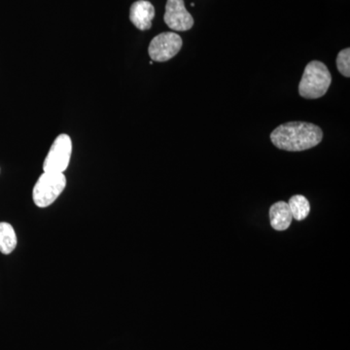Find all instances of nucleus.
Segmentation results:
<instances>
[{"mask_svg":"<svg viewBox=\"0 0 350 350\" xmlns=\"http://www.w3.org/2000/svg\"><path fill=\"white\" fill-rule=\"evenodd\" d=\"M288 206H289L290 211H291L293 219H296V220H304L310 214V202L304 196H293L288 202Z\"/></svg>","mask_w":350,"mask_h":350,"instance_id":"nucleus-10","label":"nucleus"},{"mask_svg":"<svg viewBox=\"0 0 350 350\" xmlns=\"http://www.w3.org/2000/svg\"><path fill=\"white\" fill-rule=\"evenodd\" d=\"M332 83L328 68L319 61L310 62L306 66L299 84V94L308 100H315L325 96Z\"/></svg>","mask_w":350,"mask_h":350,"instance_id":"nucleus-2","label":"nucleus"},{"mask_svg":"<svg viewBox=\"0 0 350 350\" xmlns=\"http://www.w3.org/2000/svg\"><path fill=\"white\" fill-rule=\"evenodd\" d=\"M271 225L276 231H285L291 225L293 216L290 211L288 202H278L269 208Z\"/></svg>","mask_w":350,"mask_h":350,"instance_id":"nucleus-8","label":"nucleus"},{"mask_svg":"<svg viewBox=\"0 0 350 350\" xmlns=\"http://www.w3.org/2000/svg\"><path fill=\"white\" fill-rule=\"evenodd\" d=\"M66 186V178L64 174L44 172L32 191L34 204L41 208L51 206L63 193Z\"/></svg>","mask_w":350,"mask_h":350,"instance_id":"nucleus-3","label":"nucleus"},{"mask_svg":"<svg viewBox=\"0 0 350 350\" xmlns=\"http://www.w3.org/2000/svg\"><path fill=\"white\" fill-rule=\"evenodd\" d=\"M155 17V8L147 0H138L131 7L130 20L139 31L151 29L152 21Z\"/></svg>","mask_w":350,"mask_h":350,"instance_id":"nucleus-7","label":"nucleus"},{"mask_svg":"<svg viewBox=\"0 0 350 350\" xmlns=\"http://www.w3.org/2000/svg\"><path fill=\"white\" fill-rule=\"evenodd\" d=\"M72 153V142L68 135H59L51 146L43 163L44 172L64 174L68 169Z\"/></svg>","mask_w":350,"mask_h":350,"instance_id":"nucleus-4","label":"nucleus"},{"mask_svg":"<svg viewBox=\"0 0 350 350\" xmlns=\"http://www.w3.org/2000/svg\"><path fill=\"white\" fill-rule=\"evenodd\" d=\"M17 246V236L12 226L8 223H0V252L8 255Z\"/></svg>","mask_w":350,"mask_h":350,"instance_id":"nucleus-9","label":"nucleus"},{"mask_svg":"<svg viewBox=\"0 0 350 350\" xmlns=\"http://www.w3.org/2000/svg\"><path fill=\"white\" fill-rule=\"evenodd\" d=\"M323 138V131L319 126L305 122L282 124L271 133L273 145L282 150L300 152L319 145Z\"/></svg>","mask_w":350,"mask_h":350,"instance_id":"nucleus-1","label":"nucleus"},{"mask_svg":"<svg viewBox=\"0 0 350 350\" xmlns=\"http://www.w3.org/2000/svg\"><path fill=\"white\" fill-rule=\"evenodd\" d=\"M337 68L340 75L349 78L350 76V49L340 51L337 57Z\"/></svg>","mask_w":350,"mask_h":350,"instance_id":"nucleus-11","label":"nucleus"},{"mask_svg":"<svg viewBox=\"0 0 350 350\" xmlns=\"http://www.w3.org/2000/svg\"><path fill=\"white\" fill-rule=\"evenodd\" d=\"M163 20L172 31H187L194 25V19L186 9L184 0H167Z\"/></svg>","mask_w":350,"mask_h":350,"instance_id":"nucleus-6","label":"nucleus"},{"mask_svg":"<svg viewBox=\"0 0 350 350\" xmlns=\"http://www.w3.org/2000/svg\"><path fill=\"white\" fill-rule=\"evenodd\" d=\"M182 38L175 32H163L155 36L149 45L152 61L163 63L176 56L182 48Z\"/></svg>","mask_w":350,"mask_h":350,"instance_id":"nucleus-5","label":"nucleus"}]
</instances>
